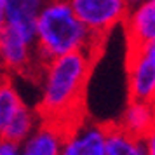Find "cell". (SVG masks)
I'll list each match as a JSON object with an SVG mask.
<instances>
[{"instance_id": "6", "label": "cell", "mask_w": 155, "mask_h": 155, "mask_svg": "<svg viewBox=\"0 0 155 155\" xmlns=\"http://www.w3.org/2000/svg\"><path fill=\"white\" fill-rule=\"evenodd\" d=\"M108 126L84 117L66 126L59 155H106Z\"/></svg>"}, {"instance_id": "15", "label": "cell", "mask_w": 155, "mask_h": 155, "mask_svg": "<svg viewBox=\"0 0 155 155\" xmlns=\"http://www.w3.org/2000/svg\"><path fill=\"white\" fill-rule=\"evenodd\" d=\"M143 141H145V150H147V155H155V127L148 134L143 136Z\"/></svg>"}, {"instance_id": "1", "label": "cell", "mask_w": 155, "mask_h": 155, "mask_svg": "<svg viewBox=\"0 0 155 155\" xmlns=\"http://www.w3.org/2000/svg\"><path fill=\"white\" fill-rule=\"evenodd\" d=\"M96 54L91 51H77L52 58L38 66L40 99L37 110L44 119L71 124L82 115V98L91 75Z\"/></svg>"}, {"instance_id": "5", "label": "cell", "mask_w": 155, "mask_h": 155, "mask_svg": "<svg viewBox=\"0 0 155 155\" xmlns=\"http://www.w3.org/2000/svg\"><path fill=\"white\" fill-rule=\"evenodd\" d=\"M0 63L2 70L9 73H25L31 70L38 71L40 66L35 42L9 23L0 28Z\"/></svg>"}, {"instance_id": "9", "label": "cell", "mask_w": 155, "mask_h": 155, "mask_svg": "<svg viewBox=\"0 0 155 155\" xmlns=\"http://www.w3.org/2000/svg\"><path fill=\"white\" fill-rule=\"evenodd\" d=\"M47 0H7V23L30 40H37V16Z\"/></svg>"}, {"instance_id": "19", "label": "cell", "mask_w": 155, "mask_h": 155, "mask_svg": "<svg viewBox=\"0 0 155 155\" xmlns=\"http://www.w3.org/2000/svg\"><path fill=\"white\" fill-rule=\"evenodd\" d=\"M0 71H2V63H0Z\"/></svg>"}, {"instance_id": "10", "label": "cell", "mask_w": 155, "mask_h": 155, "mask_svg": "<svg viewBox=\"0 0 155 155\" xmlns=\"http://www.w3.org/2000/svg\"><path fill=\"white\" fill-rule=\"evenodd\" d=\"M120 126L126 131L143 138L155 127V117H153V105L152 101L145 99H133L129 98L126 110L120 117Z\"/></svg>"}, {"instance_id": "17", "label": "cell", "mask_w": 155, "mask_h": 155, "mask_svg": "<svg viewBox=\"0 0 155 155\" xmlns=\"http://www.w3.org/2000/svg\"><path fill=\"white\" fill-rule=\"evenodd\" d=\"M127 4H129V7H134V5H138L141 2H145V0H126Z\"/></svg>"}, {"instance_id": "13", "label": "cell", "mask_w": 155, "mask_h": 155, "mask_svg": "<svg viewBox=\"0 0 155 155\" xmlns=\"http://www.w3.org/2000/svg\"><path fill=\"white\" fill-rule=\"evenodd\" d=\"M25 105L21 94L18 92L12 80L0 71V133L7 126L11 119L19 112V108Z\"/></svg>"}, {"instance_id": "20", "label": "cell", "mask_w": 155, "mask_h": 155, "mask_svg": "<svg viewBox=\"0 0 155 155\" xmlns=\"http://www.w3.org/2000/svg\"><path fill=\"white\" fill-rule=\"evenodd\" d=\"M0 138H2V136H0Z\"/></svg>"}, {"instance_id": "8", "label": "cell", "mask_w": 155, "mask_h": 155, "mask_svg": "<svg viewBox=\"0 0 155 155\" xmlns=\"http://www.w3.org/2000/svg\"><path fill=\"white\" fill-rule=\"evenodd\" d=\"M124 30L129 45L155 40V0H145L129 9Z\"/></svg>"}, {"instance_id": "18", "label": "cell", "mask_w": 155, "mask_h": 155, "mask_svg": "<svg viewBox=\"0 0 155 155\" xmlns=\"http://www.w3.org/2000/svg\"><path fill=\"white\" fill-rule=\"evenodd\" d=\"M152 105H153V117H155V99L152 101Z\"/></svg>"}, {"instance_id": "7", "label": "cell", "mask_w": 155, "mask_h": 155, "mask_svg": "<svg viewBox=\"0 0 155 155\" xmlns=\"http://www.w3.org/2000/svg\"><path fill=\"white\" fill-rule=\"evenodd\" d=\"M66 126L58 120L42 119L35 131L21 143V155H59Z\"/></svg>"}, {"instance_id": "4", "label": "cell", "mask_w": 155, "mask_h": 155, "mask_svg": "<svg viewBox=\"0 0 155 155\" xmlns=\"http://www.w3.org/2000/svg\"><path fill=\"white\" fill-rule=\"evenodd\" d=\"M127 91L133 99H155V40L129 45Z\"/></svg>"}, {"instance_id": "16", "label": "cell", "mask_w": 155, "mask_h": 155, "mask_svg": "<svg viewBox=\"0 0 155 155\" xmlns=\"http://www.w3.org/2000/svg\"><path fill=\"white\" fill-rule=\"evenodd\" d=\"M7 25V0H0V28Z\"/></svg>"}, {"instance_id": "2", "label": "cell", "mask_w": 155, "mask_h": 155, "mask_svg": "<svg viewBox=\"0 0 155 155\" xmlns=\"http://www.w3.org/2000/svg\"><path fill=\"white\" fill-rule=\"evenodd\" d=\"M101 42L78 19L68 0H47L37 16L35 49L40 64L77 51L98 54Z\"/></svg>"}, {"instance_id": "14", "label": "cell", "mask_w": 155, "mask_h": 155, "mask_svg": "<svg viewBox=\"0 0 155 155\" xmlns=\"http://www.w3.org/2000/svg\"><path fill=\"white\" fill-rule=\"evenodd\" d=\"M0 155H21V145L16 141L0 138Z\"/></svg>"}, {"instance_id": "12", "label": "cell", "mask_w": 155, "mask_h": 155, "mask_svg": "<svg viewBox=\"0 0 155 155\" xmlns=\"http://www.w3.org/2000/svg\"><path fill=\"white\" fill-rule=\"evenodd\" d=\"M42 119L44 117L40 115L38 110H33L31 106H28L25 103L19 108V112L11 119V122L4 127V131L0 133V136L21 145L23 141L37 129V126L42 122Z\"/></svg>"}, {"instance_id": "3", "label": "cell", "mask_w": 155, "mask_h": 155, "mask_svg": "<svg viewBox=\"0 0 155 155\" xmlns=\"http://www.w3.org/2000/svg\"><path fill=\"white\" fill-rule=\"evenodd\" d=\"M78 16V19L89 28L92 35L105 38L115 26L124 25L129 14V4L126 0H68Z\"/></svg>"}, {"instance_id": "11", "label": "cell", "mask_w": 155, "mask_h": 155, "mask_svg": "<svg viewBox=\"0 0 155 155\" xmlns=\"http://www.w3.org/2000/svg\"><path fill=\"white\" fill-rule=\"evenodd\" d=\"M106 155H147L143 138L126 131L120 124L108 126Z\"/></svg>"}]
</instances>
